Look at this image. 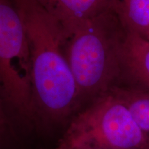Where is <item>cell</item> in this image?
Here are the masks:
<instances>
[{
	"label": "cell",
	"instance_id": "6da1fadb",
	"mask_svg": "<svg viewBox=\"0 0 149 149\" xmlns=\"http://www.w3.org/2000/svg\"><path fill=\"white\" fill-rule=\"evenodd\" d=\"M15 2L29 41L35 118L51 123L70 121L83 105L66 59L64 32L33 0Z\"/></svg>",
	"mask_w": 149,
	"mask_h": 149
},
{
	"label": "cell",
	"instance_id": "7a4b0ae2",
	"mask_svg": "<svg viewBox=\"0 0 149 149\" xmlns=\"http://www.w3.org/2000/svg\"><path fill=\"white\" fill-rule=\"evenodd\" d=\"M125 37L120 19L110 10L86 20L67 39L66 59L83 106L120 83Z\"/></svg>",
	"mask_w": 149,
	"mask_h": 149
},
{
	"label": "cell",
	"instance_id": "3957f363",
	"mask_svg": "<svg viewBox=\"0 0 149 149\" xmlns=\"http://www.w3.org/2000/svg\"><path fill=\"white\" fill-rule=\"evenodd\" d=\"M149 148V135L109 90L70 119L55 149Z\"/></svg>",
	"mask_w": 149,
	"mask_h": 149
},
{
	"label": "cell",
	"instance_id": "277c9868",
	"mask_svg": "<svg viewBox=\"0 0 149 149\" xmlns=\"http://www.w3.org/2000/svg\"><path fill=\"white\" fill-rule=\"evenodd\" d=\"M0 99L12 120H36L29 41L15 0H0Z\"/></svg>",
	"mask_w": 149,
	"mask_h": 149
},
{
	"label": "cell",
	"instance_id": "5b68a950",
	"mask_svg": "<svg viewBox=\"0 0 149 149\" xmlns=\"http://www.w3.org/2000/svg\"><path fill=\"white\" fill-rule=\"evenodd\" d=\"M58 23L68 39L80 24L110 10L115 0H33Z\"/></svg>",
	"mask_w": 149,
	"mask_h": 149
},
{
	"label": "cell",
	"instance_id": "8992f818",
	"mask_svg": "<svg viewBox=\"0 0 149 149\" xmlns=\"http://www.w3.org/2000/svg\"><path fill=\"white\" fill-rule=\"evenodd\" d=\"M123 79L125 86L149 92V41L126 31L122 51Z\"/></svg>",
	"mask_w": 149,
	"mask_h": 149
},
{
	"label": "cell",
	"instance_id": "52a82bcc",
	"mask_svg": "<svg viewBox=\"0 0 149 149\" xmlns=\"http://www.w3.org/2000/svg\"><path fill=\"white\" fill-rule=\"evenodd\" d=\"M114 10L126 31L149 40V0H115Z\"/></svg>",
	"mask_w": 149,
	"mask_h": 149
},
{
	"label": "cell",
	"instance_id": "ba28073f",
	"mask_svg": "<svg viewBox=\"0 0 149 149\" xmlns=\"http://www.w3.org/2000/svg\"><path fill=\"white\" fill-rule=\"evenodd\" d=\"M122 100L141 129L149 135V92L125 85L110 89Z\"/></svg>",
	"mask_w": 149,
	"mask_h": 149
},
{
	"label": "cell",
	"instance_id": "9c48e42d",
	"mask_svg": "<svg viewBox=\"0 0 149 149\" xmlns=\"http://www.w3.org/2000/svg\"><path fill=\"white\" fill-rule=\"evenodd\" d=\"M12 119L2 100L0 99V144L3 143L10 128Z\"/></svg>",
	"mask_w": 149,
	"mask_h": 149
},
{
	"label": "cell",
	"instance_id": "30bf717a",
	"mask_svg": "<svg viewBox=\"0 0 149 149\" xmlns=\"http://www.w3.org/2000/svg\"><path fill=\"white\" fill-rule=\"evenodd\" d=\"M140 149H149V148H140Z\"/></svg>",
	"mask_w": 149,
	"mask_h": 149
},
{
	"label": "cell",
	"instance_id": "8fae6325",
	"mask_svg": "<svg viewBox=\"0 0 149 149\" xmlns=\"http://www.w3.org/2000/svg\"><path fill=\"white\" fill-rule=\"evenodd\" d=\"M148 41H149V40H148Z\"/></svg>",
	"mask_w": 149,
	"mask_h": 149
}]
</instances>
